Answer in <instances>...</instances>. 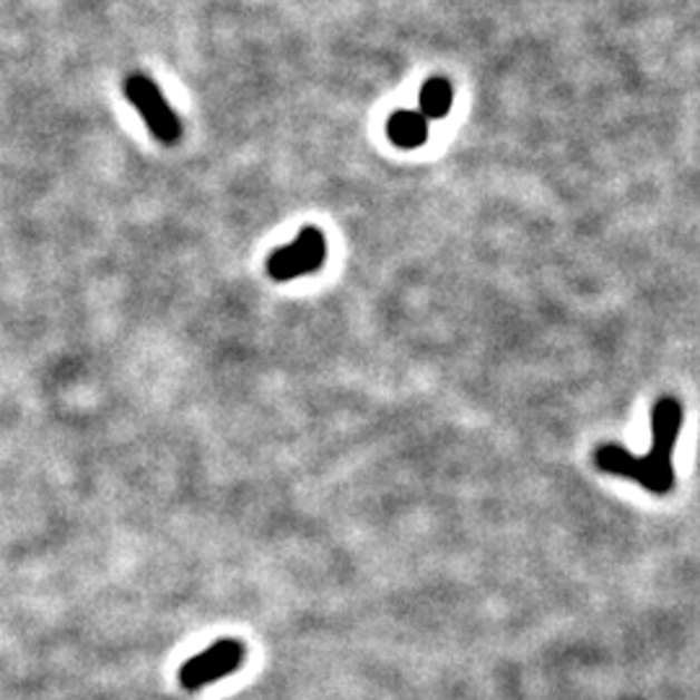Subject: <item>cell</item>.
Masks as SVG:
<instances>
[{"instance_id": "cell-1", "label": "cell", "mask_w": 700, "mask_h": 700, "mask_svg": "<svg viewBox=\"0 0 700 700\" xmlns=\"http://www.w3.org/2000/svg\"><path fill=\"white\" fill-rule=\"evenodd\" d=\"M682 431V405L674 397H662L651 410V449L646 457H635L623 444H602L594 451V463L602 473L628 477L643 485L654 496H667L674 485L672 455Z\"/></svg>"}, {"instance_id": "cell-2", "label": "cell", "mask_w": 700, "mask_h": 700, "mask_svg": "<svg viewBox=\"0 0 700 700\" xmlns=\"http://www.w3.org/2000/svg\"><path fill=\"white\" fill-rule=\"evenodd\" d=\"M125 97L135 109H138L143 123L148 125L150 135H154L158 143H164V146H177L182 138L179 117L174 115V109L169 107V101L164 99L162 89H158L148 76L133 74L127 78Z\"/></svg>"}, {"instance_id": "cell-3", "label": "cell", "mask_w": 700, "mask_h": 700, "mask_svg": "<svg viewBox=\"0 0 700 700\" xmlns=\"http://www.w3.org/2000/svg\"><path fill=\"white\" fill-rule=\"evenodd\" d=\"M328 262V239L320 229H301L291 244L281 246L268 257V275L273 281H293V278L312 275Z\"/></svg>"}, {"instance_id": "cell-4", "label": "cell", "mask_w": 700, "mask_h": 700, "mask_svg": "<svg viewBox=\"0 0 700 700\" xmlns=\"http://www.w3.org/2000/svg\"><path fill=\"white\" fill-rule=\"evenodd\" d=\"M246 646L236 639H224L211 643L201 654L187 659L179 670V688L187 693H197V690L213 686V682L229 678L244 664Z\"/></svg>"}, {"instance_id": "cell-5", "label": "cell", "mask_w": 700, "mask_h": 700, "mask_svg": "<svg viewBox=\"0 0 700 700\" xmlns=\"http://www.w3.org/2000/svg\"><path fill=\"white\" fill-rule=\"evenodd\" d=\"M387 135L397 148H418L428 140V119L420 113L400 109L389 117Z\"/></svg>"}, {"instance_id": "cell-6", "label": "cell", "mask_w": 700, "mask_h": 700, "mask_svg": "<svg viewBox=\"0 0 700 700\" xmlns=\"http://www.w3.org/2000/svg\"><path fill=\"white\" fill-rule=\"evenodd\" d=\"M451 84L444 81V78H431L424 89H420V115L426 119H441L449 115L451 109Z\"/></svg>"}]
</instances>
